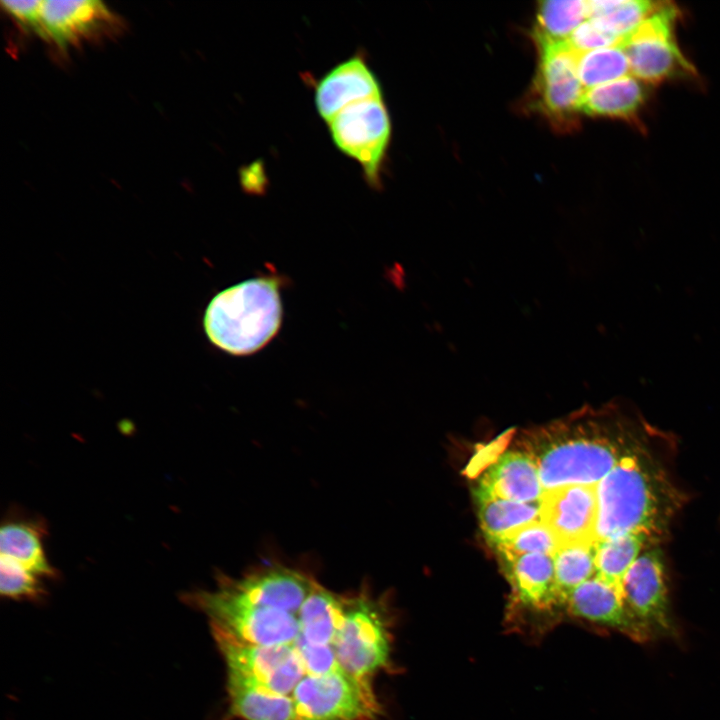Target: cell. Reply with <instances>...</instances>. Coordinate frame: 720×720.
<instances>
[{"label": "cell", "instance_id": "cell-12", "mask_svg": "<svg viewBox=\"0 0 720 720\" xmlns=\"http://www.w3.org/2000/svg\"><path fill=\"white\" fill-rule=\"evenodd\" d=\"M540 516L560 544L595 543L596 484H572L546 491L540 500Z\"/></svg>", "mask_w": 720, "mask_h": 720}, {"label": "cell", "instance_id": "cell-2", "mask_svg": "<svg viewBox=\"0 0 720 720\" xmlns=\"http://www.w3.org/2000/svg\"><path fill=\"white\" fill-rule=\"evenodd\" d=\"M652 436L596 484L595 542L641 532L658 544L685 503V495L652 446Z\"/></svg>", "mask_w": 720, "mask_h": 720}, {"label": "cell", "instance_id": "cell-31", "mask_svg": "<svg viewBox=\"0 0 720 720\" xmlns=\"http://www.w3.org/2000/svg\"><path fill=\"white\" fill-rule=\"evenodd\" d=\"M293 645L299 652L306 674L324 675L343 670L337 661L332 646L312 645L299 636H297Z\"/></svg>", "mask_w": 720, "mask_h": 720}, {"label": "cell", "instance_id": "cell-9", "mask_svg": "<svg viewBox=\"0 0 720 720\" xmlns=\"http://www.w3.org/2000/svg\"><path fill=\"white\" fill-rule=\"evenodd\" d=\"M227 672L270 692L291 696L306 675L305 666L293 644L264 646L241 641L212 627Z\"/></svg>", "mask_w": 720, "mask_h": 720}, {"label": "cell", "instance_id": "cell-16", "mask_svg": "<svg viewBox=\"0 0 720 720\" xmlns=\"http://www.w3.org/2000/svg\"><path fill=\"white\" fill-rule=\"evenodd\" d=\"M545 492L533 459L522 450H510L482 475L475 496L536 503Z\"/></svg>", "mask_w": 720, "mask_h": 720}, {"label": "cell", "instance_id": "cell-11", "mask_svg": "<svg viewBox=\"0 0 720 720\" xmlns=\"http://www.w3.org/2000/svg\"><path fill=\"white\" fill-rule=\"evenodd\" d=\"M541 59L536 80L538 103L542 111L557 122L568 121L580 111L584 87L579 79V52L568 40L541 45Z\"/></svg>", "mask_w": 720, "mask_h": 720}, {"label": "cell", "instance_id": "cell-5", "mask_svg": "<svg viewBox=\"0 0 720 720\" xmlns=\"http://www.w3.org/2000/svg\"><path fill=\"white\" fill-rule=\"evenodd\" d=\"M214 590L198 591L189 601L210 619L211 626L252 644H293L300 632L297 612L254 603L217 578Z\"/></svg>", "mask_w": 720, "mask_h": 720}, {"label": "cell", "instance_id": "cell-6", "mask_svg": "<svg viewBox=\"0 0 720 720\" xmlns=\"http://www.w3.org/2000/svg\"><path fill=\"white\" fill-rule=\"evenodd\" d=\"M291 697L300 720H375L380 712L370 681L343 670L306 674Z\"/></svg>", "mask_w": 720, "mask_h": 720}, {"label": "cell", "instance_id": "cell-18", "mask_svg": "<svg viewBox=\"0 0 720 720\" xmlns=\"http://www.w3.org/2000/svg\"><path fill=\"white\" fill-rule=\"evenodd\" d=\"M45 526L40 520L13 517L3 521L0 531L1 556L7 557L40 578H53L43 544Z\"/></svg>", "mask_w": 720, "mask_h": 720}, {"label": "cell", "instance_id": "cell-19", "mask_svg": "<svg viewBox=\"0 0 720 720\" xmlns=\"http://www.w3.org/2000/svg\"><path fill=\"white\" fill-rule=\"evenodd\" d=\"M345 594L324 587L318 580L297 612L298 636L309 644L331 646L344 614Z\"/></svg>", "mask_w": 720, "mask_h": 720}, {"label": "cell", "instance_id": "cell-14", "mask_svg": "<svg viewBox=\"0 0 720 720\" xmlns=\"http://www.w3.org/2000/svg\"><path fill=\"white\" fill-rule=\"evenodd\" d=\"M565 605L570 615L614 629L633 640L642 642L651 637L627 608L621 593L596 576L575 588Z\"/></svg>", "mask_w": 720, "mask_h": 720}, {"label": "cell", "instance_id": "cell-21", "mask_svg": "<svg viewBox=\"0 0 720 720\" xmlns=\"http://www.w3.org/2000/svg\"><path fill=\"white\" fill-rule=\"evenodd\" d=\"M643 85L634 77L617 80L587 89L580 111L592 116L632 119L645 102Z\"/></svg>", "mask_w": 720, "mask_h": 720}, {"label": "cell", "instance_id": "cell-32", "mask_svg": "<svg viewBox=\"0 0 720 720\" xmlns=\"http://www.w3.org/2000/svg\"><path fill=\"white\" fill-rule=\"evenodd\" d=\"M43 3L41 0L1 1V7L24 29L45 39L43 26Z\"/></svg>", "mask_w": 720, "mask_h": 720}, {"label": "cell", "instance_id": "cell-29", "mask_svg": "<svg viewBox=\"0 0 720 720\" xmlns=\"http://www.w3.org/2000/svg\"><path fill=\"white\" fill-rule=\"evenodd\" d=\"M42 578L19 563L0 557V592L10 599H36L44 593Z\"/></svg>", "mask_w": 720, "mask_h": 720}, {"label": "cell", "instance_id": "cell-22", "mask_svg": "<svg viewBox=\"0 0 720 720\" xmlns=\"http://www.w3.org/2000/svg\"><path fill=\"white\" fill-rule=\"evenodd\" d=\"M654 545L648 535L630 532L595 542V576L621 593L624 577L639 555Z\"/></svg>", "mask_w": 720, "mask_h": 720}, {"label": "cell", "instance_id": "cell-25", "mask_svg": "<svg viewBox=\"0 0 720 720\" xmlns=\"http://www.w3.org/2000/svg\"><path fill=\"white\" fill-rule=\"evenodd\" d=\"M585 18L586 1H542L536 14L535 38L540 46L565 42Z\"/></svg>", "mask_w": 720, "mask_h": 720}, {"label": "cell", "instance_id": "cell-23", "mask_svg": "<svg viewBox=\"0 0 720 720\" xmlns=\"http://www.w3.org/2000/svg\"><path fill=\"white\" fill-rule=\"evenodd\" d=\"M476 499L481 530L492 545L521 526L541 520L540 502L523 503L491 496Z\"/></svg>", "mask_w": 720, "mask_h": 720}, {"label": "cell", "instance_id": "cell-15", "mask_svg": "<svg viewBox=\"0 0 720 720\" xmlns=\"http://www.w3.org/2000/svg\"><path fill=\"white\" fill-rule=\"evenodd\" d=\"M378 97L380 83L360 51L329 70L315 87V105L326 122L356 102Z\"/></svg>", "mask_w": 720, "mask_h": 720}, {"label": "cell", "instance_id": "cell-27", "mask_svg": "<svg viewBox=\"0 0 720 720\" xmlns=\"http://www.w3.org/2000/svg\"><path fill=\"white\" fill-rule=\"evenodd\" d=\"M577 70L583 87L590 89L626 76L630 68L618 45L579 53Z\"/></svg>", "mask_w": 720, "mask_h": 720}, {"label": "cell", "instance_id": "cell-10", "mask_svg": "<svg viewBox=\"0 0 720 720\" xmlns=\"http://www.w3.org/2000/svg\"><path fill=\"white\" fill-rule=\"evenodd\" d=\"M622 598L636 619L651 634L672 632L663 550L648 546L626 573Z\"/></svg>", "mask_w": 720, "mask_h": 720}, {"label": "cell", "instance_id": "cell-3", "mask_svg": "<svg viewBox=\"0 0 720 720\" xmlns=\"http://www.w3.org/2000/svg\"><path fill=\"white\" fill-rule=\"evenodd\" d=\"M281 279L262 276L226 288L209 302L203 327L218 349L236 356L261 350L278 333L283 316Z\"/></svg>", "mask_w": 720, "mask_h": 720}, {"label": "cell", "instance_id": "cell-33", "mask_svg": "<svg viewBox=\"0 0 720 720\" xmlns=\"http://www.w3.org/2000/svg\"><path fill=\"white\" fill-rule=\"evenodd\" d=\"M240 183L244 191L250 194H263L268 186V179L262 161H255L239 172Z\"/></svg>", "mask_w": 720, "mask_h": 720}, {"label": "cell", "instance_id": "cell-13", "mask_svg": "<svg viewBox=\"0 0 720 720\" xmlns=\"http://www.w3.org/2000/svg\"><path fill=\"white\" fill-rule=\"evenodd\" d=\"M116 24V15L99 0L43 3L45 39L62 49L107 32Z\"/></svg>", "mask_w": 720, "mask_h": 720}, {"label": "cell", "instance_id": "cell-26", "mask_svg": "<svg viewBox=\"0 0 720 720\" xmlns=\"http://www.w3.org/2000/svg\"><path fill=\"white\" fill-rule=\"evenodd\" d=\"M587 18L595 20L622 40L631 34L657 7L646 0L586 1Z\"/></svg>", "mask_w": 720, "mask_h": 720}, {"label": "cell", "instance_id": "cell-20", "mask_svg": "<svg viewBox=\"0 0 720 720\" xmlns=\"http://www.w3.org/2000/svg\"><path fill=\"white\" fill-rule=\"evenodd\" d=\"M229 712L243 720H300L291 696L270 692L228 672Z\"/></svg>", "mask_w": 720, "mask_h": 720}, {"label": "cell", "instance_id": "cell-4", "mask_svg": "<svg viewBox=\"0 0 720 720\" xmlns=\"http://www.w3.org/2000/svg\"><path fill=\"white\" fill-rule=\"evenodd\" d=\"M390 624L385 598L368 588L345 594L343 619L331 644L340 667L357 679L371 681L390 665Z\"/></svg>", "mask_w": 720, "mask_h": 720}, {"label": "cell", "instance_id": "cell-24", "mask_svg": "<svg viewBox=\"0 0 720 720\" xmlns=\"http://www.w3.org/2000/svg\"><path fill=\"white\" fill-rule=\"evenodd\" d=\"M594 542L561 543L553 554L558 605H565L572 591L595 576Z\"/></svg>", "mask_w": 720, "mask_h": 720}, {"label": "cell", "instance_id": "cell-7", "mask_svg": "<svg viewBox=\"0 0 720 720\" xmlns=\"http://www.w3.org/2000/svg\"><path fill=\"white\" fill-rule=\"evenodd\" d=\"M337 148L356 160L369 186L381 185L391 122L383 97L356 102L327 122Z\"/></svg>", "mask_w": 720, "mask_h": 720}, {"label": "cell", "instance_id": "cell-28", "mask_svg": "<svg viewBox=\"0 0 720 720\" xmlns=\"http://www.w3.org/2000/svg\"><path fill=\"white\" fill-rule=\"evenodd\" d=\"M559 544L552 530L539 520L506 534L493 545L500 556H520L526 554L553 555Z\"/></svg>", "mask_w": 720, "mask_h": 720}, {"label": "cell", "instance_id": "cell-1", "mask_svg": "<svg viewBox=\"0 0 720 720\" xmlns=\"http://www.w3.org/2000/svg\"><path fill=\"white\" fill-rule=\"evenodd\" d=\"M654 433L634 411L613 406L575 422L530 431L522 438L520 450L533 459L548 491L597 484Z\"/></svg>", "mask_w": 720, "mask_h": 720}, {"label": "cell", "instance_id": "cell-17", "mask_svg": "<svg viewBox=\"0 0 720 720\" xmlns=\"http://www.w3.org/2000/svg\"><path fill=\"white\" fill-rule=\"evenodd\" d=\"M506 575L519 602L534 609L558 605L553 555H502Z\"/></svg>", "mask_w": 720, "mask_h": 720}, {"label": "cell", "instance_id": "cell-30", "mask_svg": "<svg viewBox=\"0 0 720 720\" xmlns=\"http://www.w3.org/2000/svg\"><path fill=\"white\" fill-rule=\"evenodd\" d=\"M577 52H587L612 46H618L621 39L609 32L592 19L581 23L568 39Z\"/></svg>", "mask_w": 720, "mask_h": 720}, {"label": "cell", "instance_id": "cell-8", "mask_svg": "<svg viewBox=\"0 0 720 720\" xmlns=\"http://www.w3.org/2000/svg\"><path fill=\"white\" fill-rule=\"evenodd\" d=\"M678 10L669 2H659L655 10L619 46L632 74L648 83L689 75L693 67L681 53L674 38Z\"/></svg>", "mask_w": 720, "mask_h": 720}]
</instances>
